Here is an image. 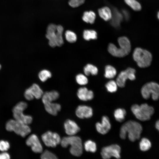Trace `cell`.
<instances>
[{
    "label": "cell",
    "instance_id": "1",
    "mask_svg": "<svg viewBox=\"0 0 159 159\" xmlns=\"http://www.w3.org/2000/svg\"><path fill=\"white\" fill-rule=\"evenodd\" d=\"M142 130V126L139 123L130 120L121 126L120 136L122 139H125L127 134L129 140L133 142L140 139Z\"/></svg>",
    "mask_w": 159,
    "mask_h": 159
},
{
    "label": "cell",
    "instance_id": "2",
    "mask_svg": "<svg viewBox=\"0 0 159 159\" xmlns=\"http://www.w3.org/2000/svg\"><path fill=\"white\" fill-rule=\"evenodd\" d=\"M64 28L60 25L49 24L47 29L46 37L49 40V45L52 47H60L64 43L62 37Z\"/></svg>",
    "mask_w": 159,
    "mask_h": 159
},
{
    "label": "cell",
    "instance_id": "3",
    "mask_svg": "<svg viewBox=\"0 0 159 159\" xmlns=\"http://www.w3.org/2000/svg\"><path fill=\"white\" fill-rule=\"evenodd\" d=\"M118 42L119 48L112 43L109 44L107 47L109 52L113 56L118 57H123L128 54L131 51V46L128 38L125 37H120L118 39Z\"/></svg>",
    "mask_w": 159,
    "mask_h": 159
},
{
    "label": "cell",
    "instance_id": "4",
    "mask_svg": "<svg viewBox=\"0 0 159 159\" xmlns=\"http://www.w3.org/2000/svg\"><path fill=\"white\" fill-rule=\"evenodd\" d=\"M60 143L62 146L64 148L70 145V152L74 156L79 157L82 154V141L80 138L78 136L74 135L64 137L61 139Z\"/></svg>",
    "mask_w": 159,
    "mask_h": 159
},
{
    "label": "cell",
    "instance_id": "5",
    "mask_svg": "<svg viewBox=\"0 0 159 159\" xmlns=\"http://www.w3.org/2000/svg\"><path fill=\"white\" fill-rule=\"evenodd\" d=\"M131 110L138 120L142 121L149 120L154 112V109L152 106L147 103L139 105H132L131 107Z\"/></svg>",
    "mask_w": 159,
    "mask_h": 159
},
{
    "label": "cell",
    "instance_id": "6",
    "mask_svg": "<svg viewBox=\"0 0 159 159\" xmlns=\"http://www.w3.org/2000/svg\"><path fill=\"white\" fill-rule=\"evenodd\" d=\"M132 55L134 60L139 67L145 68L150 65L152 56L151 53L148 51L137 47L135 49Z\"/></svg>",
    "mask_w": 159,
    "mask_h": 159
},
{
    "label": "cell",
    "instance_id": "7",
    "mask_svg": "<svg viewBox=\"0 0 159 159\" xmlns=\"http://www.w3.org/2000/svg\"><path fill=\"white\" fill-rule=\"evenodd\" d=\"M28 125L14 119H10L6 123V128L8 131H13L17 135L24 137L31 132Z\"/></svg>",
    "mask_w": 159,
    "mask_h": 159
},
{
    "label": "cell",
    "instance_id": "8",
    "mask_svg": "<svg viewBox=\"0 0 159 159\" xmlns=\"http://www.w3.org/2000/svg\"><path fill=\"white\" fill-rule=\"evenodd\" d=\"M27 104L24 101L18 103L13 108V115L14 119L27 125L30 124L32 121V116L26 115L24 111L27 107Z\"/></svg>",
    "mask_w": 159,
    "mask_h": 159
},
{
    "label": "cell",
    "instance_id": "9",
    "mask_svg": "<svg viewBox=\"0 0 159 159\" xmlns=\"http://www.w3.org/2000/svg\"><path fill=\"white\" fill-rule=\"evenodd\" d=\"M141 92L143 97L146 100L149 99L150 95L153 100H157L159 96V86L154 82L147 83L142 87Z\"/></svg>",
    "mask_w": 159,
    "mask_h": 159
},
{
    "label": "cell",
    "instance_id": "10",
    "mask_svg": "<svg viewBox=\"0 0 159 159\" xmlns=\"http://www.w3.org/2000/svg\"><path fill=\"white\" fill-rule=\"evenodd\" d=\"M121 151L120 147L119 145L112 144L103 148L100 153L102 158L104 159H108L112 157L120 159Z\"/></svg>",
    "mask_w": 159,
    "mask_h": 159
},
{
    "label": "cell",
    "instance_id": "11",
    "mask_svg": "<svg viewBox=\"0 0 159 159\" xmlns=\"http://www.w3.org/2000/svg\"><path fill=\"white\" fill-rule=\"evenodd\" d=\"M41 138L45 145L52 148H55L60 144L61 139L58 133L49 131L43 134Z\"/></svg>",
    "mask_w": 159,
    "mask_h": 159
},
{
    "label": "cell",
    "instance_id": "12",
    "mask_svg": "<svg viewBox=\"0 0 159 159\" xmlns=\"http://www.w3.org/2000/svg\"><path fill=\"white\" fill-rule=\"evenodd\" d=\"M135 69L131 67H128L125 70L121 71L118 75L116 82L117 86L120 87L125 86L127 80H134L135 79Z\"/></svg>",
    "mask_w": 159,
    "mask_h": 159
},
{
    "label": "cell",
    "instance_id": "13",
    "mask_svg": "<svg viewBox=\"0 0 159 159\" xmlns=\"http://www.w3.org/2000/svg\"><path fill=\"white\" fill-rule=\"evenodd\" d=\"M44 93L43 90L37 84H33L26 89L24 93V96L28 100H31L34 98L39 99L42 98Z\"/></svg>",
    "mask_w": 159,
    "mask_h": 159
},
{
    "label": "cell",
    "instance_id": "14",
    "mask_svg": "<svg viewBox=\"0 0 159 159\" xmlns=\"http://www.w3.org/2000/svg\"><path fill=\"white\" fill-rule=\"evenodd\" d=\"M26 145L31 147L32 151L36 153L43 152V147L37 136L32 134L29 136L26 140Z\"/></svg>",
    "mask_w": 159,
    "mask_h": 159
},
{
    "label": "cell",
    "instance_id": "15",
    "mask_svg": "<svg viewBox=\"0 0 159 159\" xmlns=\"http://www.w3.org/2000/svg\"><path fill=\"white\" fill-rule=\"evenodd\" d=\"M96 129L100 133L105 135L110 131L111 125L108 117L106 116L102 117L101 122H97L95 125Z\"/></svg>",
    "mask_w": 159,
    "mask_h": 159
},
{
    "label": "cell",
    "instance_id": "16",
    "mask_svg": "<svg viewBox=\"0 0 159 159\" xmlns=\"http://www.w3.org/2000/svg\"><path fill=\"white\" fill-rule=\"evenodd\" d=\"M75 114L80 119L90 118L93 115V110L90 107L80 105L77 107Z\"/></svg>",
    "mask_w": 159,
    "mask_h": 159
},
{
    "label": "cell",
    "instance_id": "17",
    "mask_svg": "<svg viewBox=\"0 0 159 159\" xmlns=\"http://www.w3.org/2000/svg\"><path fill=\"white\" fill-rule=\"evenodd\" d=\"M64 127L66 133L69 136L74 135L80 130V128L74 121L68 119L64 123Z\"/></svg>",
    "mask_w": 159,
    "mask_h": 159
},
{
    "label": "cell",
    "instance_id": "18",
    "mask_svg": "<svg viewBox=\"0 0 159 159\" xmlns=\"http://www.w3.org/2000/svg\"><path fill=\"white\" fill-rule=\"evenodd\" d=\"M78 98L83 101H87L92 100L94 97L93 92L91 90H88L86 87L80 88L77 92Z\"/></svg>",
    "mask_w": 159,
    "mask_h": 159
},
{
    "label": "cell",
    "instance_id": "19",
    "mask_svg": "<svg viewBox=\"0 0 159 159\" xmlns=\"http://www.w3.org/2000/svg\"><path fill=\"white\" fill-rule=\"evenodd\" d=\"M43 104L46 110L49 114L53 115H56L58 112L61 109V105L57 103L48 102Z\"/></svg>",
    "mask_w": 159,
    "mask_h": 159
},
{
    "label": "cell",
    "instance_id": "20",
    "mask_svg": "<svg viewBox=\"0 0 159 159\" xmlns=\"http://www.w3.org/2000/svg\"><path fill=\"white\" fill-rule=\"evenodd\" d=\"M59 97V94L55 90L46 92L44 93L42 97V101L44 103L46 102H52L57 100Z\"/></svg>",
    "mask_w": 159,
    "mask_h": 159
},
{
    "label": "cell",
    "instance_id": "21",
    "mask_svg": "<svg viewBox=\"0 0 159 159\" xmlns=\"http://www.w3.org/2000/svg\"><path fill=\"white\" fill-rule=\"evenodd\" d=\"M99 16L105 21L111 20L112 16V12L108 7L105 6L99 9L98 10Z\"/></svg>",
    "mask_w": 159,
    "mask_h": 159
},
{
    "label": "cell",
    "instance_id": "22",
    "mask_svg": "<svg viewBox=\"0 0 159 159\" xmlns=\"http://www.w3.org/2000/svg\"><path fill=\"white\" fill-rule=\"evenodd\" d=\"M96 17V14L92 11H85L83 14L82 19L85 22L90 24H93Z\"/></svg>",
    "mask_w": 159,
    "mask_h": 159
},
{
    "label": "cell",
    "instance_id": "23",
    "mask_svg": "<svg viewBox=\"0 0 159 159\" xmlns=\"http://www.w3.org/2000/svg\"><path fill=\"white\" fill-rule=\"evenodd\" d=\"M126 114V112L123 108H118L116 109L114 115L115 119L118 122H121L123 121Z\"/></svg>",
    "mask_w": 159,
    "mask_h": 159
},
{
    "label": "cell",
    "instance_id": "24",
    "mask_svg": "<svg viewBox=\"0 0 159 159\" xmlns=\"http://www.w3.org/2000/svg\"><path fill=\"white\" fill-rule=\"evenodd\" d=\"M84 72L85 75L87 76H89L90 74L95 75L98 73V69L95 66L88 64L84 67Z\"/></svg>",
    "mask_w": 159,
    "mask_h": 159
},
{
    "label": "cell",
    "instance_id": "25",
    "mask_svg": "<svg viewBox=\"0 0 159 159\" xmlns=\"http://www.w3.org/2000/svg\"><path fill=\"white\" fill-rule=\"evenodd\" d=\"M122 16L121 14L117 11L115 10L112 13L111 23L112 25L115 27H117L119 26L120 23L122 20Z\"/></svg>",
    "mask_w": 159,
    "mask_h": 159
},
{
    "label": "cell",
    "instance_id": "26",
    "mask_svg": "<svg viewBox=\"0 0 159 159\" xmlns=\"http://www.w3.org/2000/svg\"><path fill=\"white\" fill-rule=\"evenodd\" d=\"M83 37L84 39L87 41L96 39L97 38V33L94 30L86 29L83 32Z\"/></svg>",
    "mask_w": 159,
    "mask_h": 159
},
{
    "label": "cell",
    "instance_id": "27",
    "mask_svg": "<svg viewBox=\"0 0 159 159\" xmlns=\"http://www.w3.org/2000/svg\"><path fill=\"white\" fill-rule=\"evenodd\" d=\"M139 148L141 150L146 151L149 150L151 147V143L150 140L147 138H142L140 142Z\"/></svg>",
    "mask_w": 159,
    "mask_h": 159
},
{
    "label": "cell",
    "instance_id": "28",
    "mask_svg": "<svg viewBox=\"0 0 159 159\" xmlns=\"http://www.w3.org/2000/svg\"><path fill=\"white\" fill-rule=\"evenodd\" d=\"M116 73V69L114 67L110 65L105 66L104 76L106 78L108 79L113 78L115 76Z\"/></svg>",
    "mask_w": 159,
    "mask_h": 159
},
{
    "label": "cell",
    "instance_id": "29",
    "mask_svg": "<svg viewBox=\"0 0 159 159\" xmlns=\"http://www.w3.org/2000/svg\"><path fill=\"white\" fill-rule=\"evenodd\" d=\"M84 147L85 150L87 152L95 153L97 150V146L96 143L90 140L85 142Z\"/></svg>",
    "mask_w": 159,
    "mask_h": 159
},
{
    "label": "cell",
    "instance_id": "30",
    "mask_svg": "<svg viewBox=\"0 0 159 159\" xmlns=\"http://www.w3.org/2000/svg\"><path fill=\"white\" fill-rule=\"evenodd\" d=\"M65 36L66 40L70 43H74L77 40V37L76 34L70 30H67L65 32Z\"/></svg>",
    "mask_w": 159,
    "mask_h": 159
},
{
    "label": "cell",
    "instance_id": "31",
    "mask_svg": "<svg viewBox=\"0 0 159 159\" xmlns=\"http://www.w3.org/2000/svg\"><path fill=\"white\" fill-rule=\"evenodd\" d=\"M125 3L135 11H140L141 9L140 4L136 0H124Z\"/></svg>",
    "mask_w": 159,
    "mask_h": 159
},
{
    "label": "cell",
    "instance_id": "32",
    "mask_svg": "<svg viewBox=\"0 0 159 159\" xmlns=\"http://www.w3.org/2000/svg\"><path fill=\"white\" fill-rule=\"evenodd\" d=\"M52 74L48 70L43 69L40 71L38 74L39 77L42 82L46 81L48 79L51 78Z\"/></svg>",
    "mask_w": 159,
    "mask_h": 159
},
{
    "label": "cell",
    "instance_id": "33",
    "mask_svg": "<svg viewBox=\"0 0 159 159\" xmlns=\"http://www.w3.org/2000/svg\"><path fill=\"white\" fill-rule=\"evenodd\" d=\"M117 86L116 82L112 80L109 81L105 85V87L107 91L111 93L114 92L116 91Z\"/></svg>",
    "mask_w": 159,
    "mask_h": 159
},
{
    "label": "cell",
    "instance_id": "34",
    "mask_svg": "<svg viewBox=\"0 0 159 159\" xmlns=\"http://www.w3.org/2000/svg\"><path fill=\"white\" fill-rule=\"evenodd\" d=\"M76 80L77 83L81 85H84L87 84L88 81L87 77L82 74H79L76 77Z\"/></svg>",
    "mask_w": 159,
    "mask_h": 159
},
{
    "label": "cell",
    "instance_id": "35",
    "mask_svg": "<svg viewBox=\"0 0 159 159\" xmlns=\"http://www.w3.org/2000/svg\"><path fill=\"white\" fill-rule=\"evenodd\" d=\"M40 157L42 159H56L57 158L53 153L47 150L42 153Z\"/></svg>",
    "mask_w": 159,
    "mask_h": 159
},
{
    "label": "cell",
    "instance_id": "36",
    "mask_svg": "<svg viewBox=\"0 0 159 159\" xmlns=\"http://www.w3.org/2000/svg\"><path fill=\"white\" fill-rule=\"evenodd\" d=\"M85 0H69V5L72 7L76 8L82 5L85 3Z\"/></svg>",
    "mask_w": 159,
    "mask_h": 159
},
{
    "label": "cell",
    "instance_id": "37",
    "mask_svg": "<svg viewBox=\"0 0 159 159\" xmlns=\"http://www.w3.org/2000/svg\"><path fill=\"white\" fill-rule=\"evenodd\" d=\"M10 147L9 143L7 141L1 140H0V151H6Z\"/></svg>",
    "mask_w": 159,
    "mask_h": 159
},
{
    "label": "cell",
    "instance_id": "38",
    "mask_svg": "<svg viewBox=\"0 0 159 159\" xmlns=\"http://www.w3.org/2000/svg\"><path fill=\"white\" fill-rule=\"evenodd\" d=\"M10 156L9 153L6 151L2 152L0 153V159H9Z\"/></svg>",
    "mask_w": 159,
    "mask_h": 159
},
{
    "label": "cell",
    "instance_id": "39",
    "mask_svg": "<svg viewBox=\"0 0 159 159\" xmlns=\"http://www.w3.org/2000/svg\"><path fill=\"white\" fill-rule=\"evenodd\" d=\"M155 127L158 130H159V121L158 120L156 121L155 124Z\"/></svg>",
    "mask_w": 159,
    "mask_h": 159
},
{
    "label": "cell",
    "instance_id": "40",
    "mask_svg": "<svg viewBox=\"0 0 159 159\" xmlns=\"http://www.w3.org/2000/svg\"><path fill=\"white\" fill-rule=\"evenodd\" d=\"M123 13L124 14V16L125 18L126 19H128V12L126 11H125V10H124L123 11Z\"/></svg>",
    "mask_w": 159,
    "mask_h": 159
},
{
    "label": "cell",
    "instance_id": "41",
    "mask_svg": "<svg viewBox=\"0 0 159 159\" xmlns=\"http://www.w3.org/2000/svg\"><path fill=\"white\" fill-rule=\"evenodd\" d=\"M158 18H159V13H158Z\"/></svg>",
    "mask_w": 159,
    "mask_h": 159
},
{
    "label": "cell",
    "instance_id": "42",
    "mask_svg": "<svg viewBox=\"0 0 159 159\" xmlns=\"http://www.w3.org/2000/svg\"><path fill=\"white\" fill-rule=\"evenodd\" d=\"M1 64H0V70L1 69Z\"/></svg>",
    "mask_w": 159,
    "mask_h": 159
}]
</instances>
